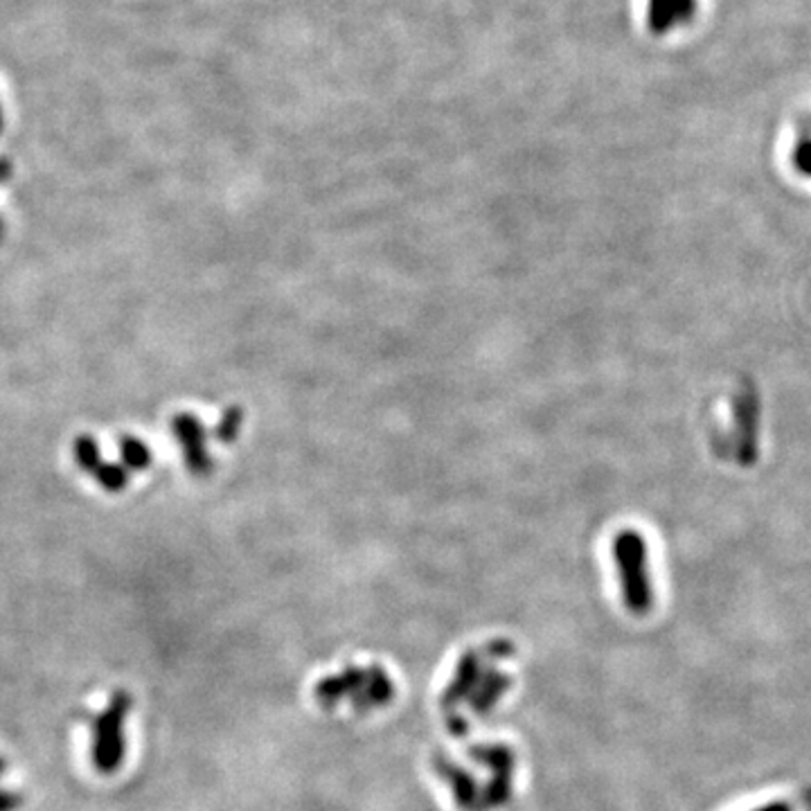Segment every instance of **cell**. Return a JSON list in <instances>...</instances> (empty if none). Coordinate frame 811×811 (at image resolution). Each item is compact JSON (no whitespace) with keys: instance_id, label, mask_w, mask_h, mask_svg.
<instances>
[{"instance_id":"4","label":"cell","mask_w":811,"mask_h":811,"mask_svg":"<svg viewBox=\"0 0 811 811\" xmlns=\"http://www.w3.org/2000/svg\"><path fill=\"white\" fill-rule=\"evenodd\" d=\"M129 712V697L115 695L111 706L104 715H100L93 723V762L100 770H113L122 762L125 753V740H122V726Z\"/></svg>"},{"instance_id":"2","label":"cell","mask_w":811,"mask_h":811,"mask_svg":"<svg viewBox=\"0 0 811 811\" xmlns=\"http://www.w3.org/2000/svg\"><path fill=\"white\" fill-rule=\"evenodd\" d=\"M395 697V685L381 665H347L334 676L322 678L316 685V699L324 708H334L341 701H350L358 712L377 710L388 706Z\"/></svg>"},{"instance_id":"7","label":"cell","mask_w":811,"mask_h":811,"mask_svg":"<svg viewBox=\"0 0 811 811\" xmlns=\"http://www.w3.org/2000/svg\"><path fill=\"white\" fill-rule=\"evenodd\" d=\"M753 811H791V807L787 802H768V804H762Z\"/></svg>"},{"instance_id":"1","label":"cell","mask_w":811,"mask_h":811,"mask_svg":"<svg viewBox=\"0 0 811 811\" xmlns=\"http://www.w3.org/2000/svg\"><path fill=\"white\" fill-rule=\"evenodd\" d=\"M510 656H514V644L507 640L465 652L442 697V708L454 715L456 708L467 706L473 715H490L510 689V676L496 667Z\"/></svg>"},{"instance_id":"5","label":"cell","mask_w":811,"mask_h":811,"mask_svg":"<svg viewBox=\"0 0 811 811\" xmlns=\"http://www.w3.org/2000/svg\"><path fill=\"white\" fill-rule=\"evenodd\" d=\"M693 5H695L693 0H652L649 19H652L656 30H667L678 21L687 19L689 12H693Z\"/></svg>"},{"instance_id":"6","label":"cell","mask_w":811,"mask_h":811,"mask_svg":"<svg viewBox=\"0 0 811 811\" xmlns=\"http://www.w3.org/2000/svg\"><path fill=\"white\" fill-rule=\"evenodd\" d=\"M19 804V798L12 793L0 791V811H12Z\"/></svg>"},{"instance_id":"3","label":"cell","mask_w":811,"mask_h":811,"mask_svg":"<svg viewBox=\"0 0 811 811\" xmlns=\"http://www.w3.org/2000/svg\"><path fill=\"white\" fill-rule=\"evenodd\" d=\"M616 557L625 606L633 616H647L654 606V582L649 571V550L636 530H622L612 546Z\"/></svg>"}]
</instances>
